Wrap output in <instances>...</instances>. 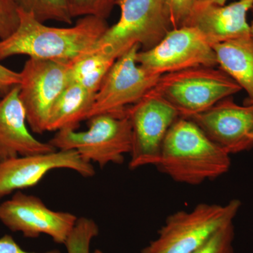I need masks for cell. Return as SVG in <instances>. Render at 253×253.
<instances>
[{"label": "cell", "instance_id": "8", "mask_svg": "<svg viewBox=\"0 0 253 253\" xmlns=\"http://www.w3.org/2000/svg\"><path fill=\"white\" fill-rule=\"evenodd\" d=\"M126 114L132 131L129 168L156 166L166 134L180 114L153 89L140 101L129 106Z\"/></svg>", "mask_w": 253, "mask_h": 253}, {"label": "cell", "instance_id": "18", "mask_svg": "<svg viewBox=\"0 0 253 253\" xmlns=\"http://www.w3.org/2000/svg\"><path fill=\"white\" fill-rule=\"evenodd\" d=\"M116 59L99 51H91L71 64L70 82L78 83L96 94Z\"/></svg>", "mask_w": 253, "mask_h": 253}, {"label": "cell", "instance_id": "12", "mask_svg": "<svg viewBox=\"0 0 253 253\" xmlns=\"http://www.w3.org/2000/svg\"><path fill=\"white\" fill-rule=\"evenodd\" d=\"M59 169H71L83 177L96 173L92 164L73 150L10 158L0 161V199L14 191L36 186L50 171Z\"/></svg>", "mask_w": 253, "mask_h": 253}, {"label": "cell", "instance_id": "7", "mask_svg": "<svg viewBox=\"0 0 253 253\" xmlns=\"http://www.w3.org/2000/svg\"><path fill=\"white\" fill-rule=\"evenodd\" d=\"M72 63L33 58L25 63L20 72L19 98L35 133L47 131L51 109L70 83Z\"/></svg>", "mask_w": 253, "mask_h": 253}, {"label": "cell", "instance_id": "10", "mask_svg": "<svg viewBox=\"0 0 253 253\" xmlns=\"http://www.w3.org/2000/svg\"><path fill=\"white\" fill-rule=\"evenodd\" d=\"M136 60L146 71L158 76L197 66H218L212 46L191 26L171 30L152 49L139 50Z\"/></svg>", "mask_w": 253, "mask_h": 253}, {"label": "cell", "instance_id": "14", "mask_svg": "<svg viewBox=\"0 0 253 253\" xmlns=\"http://www.w3.org/2000/svg\"><path fill=\"white\" fill-rule=\"evenodd\" d=\"M26 123L17 85L0 99V161L57 150L49 142L37 139L28 130Z\"/></svg>", "mask_w": 253, "mask_h": 253}, {"label": "cell", "instance_id": "16", "mask_svg": "<svg viewBox=\"0 0 253 253\" xmlns=\"http://www.w3.org/2000/svg\"><path fill=\"white\" fill-rule=\"evenodd\" d=\"M218 67L247 93L245 104L253 103V36L248 35L212 46Z\"/></svg>", "mask_w": 253, "mask_h": 253}, {"label": "cell", "instance_id": "21", "mask_svg": "<svg viewBox=\"0 0 253 253\" xmlns=\"http://www.w3.org/2000/svg\"><path fill=\"white\" fill-rule=\"evenodd\" d=\"M67 4L73 18L90 16L104 19L114 5L111 0H67Z\"/></svg>", "mask_w": 253, "mask_h": 253}, {"label": "cell", "instance_id": "17", "mask_svg": "<svg viewBox=\"0 0 253 253\" xmlns=\"http://www.w3.org/2000/svg\"><path fill=\"white\" fill-rule=\"evenodd\" d=\"M94 98L95 94L78 83L70 82L51 109L47 131L77 129L80 123L87 118Z\"/></svg>", "mask_w": 253, "mask_h": 253}, {"label": "cell", "instance_id": "28", "mask_svg": "<svg viewBox=\"0 0 253 253\" xmlns=\"http://www.w3.org/2000/svg\"><path fill=\"white\" fill-rule=\"evenodd\" d=\"M251 11H252V14H253V7L251 10ZM250 26H251V34H252V36H253V18L252 20V21H251V24H250Z\"/></svg>", "mask_w": 253, "mask_h": 253}, {"label": "cell", "instance_id": "9", "mask_svg": "<svg viewBox=\"0 0 253 253\" xmlns=\"http://www.w3.org/2000/svg\"><path fill=\"white\" fill-rule=\"evenodd\" d=\"M140 46L135 45L118 57L95 94L86 120L100 114H122L157 84L160 76L149 72L136 60Z\"/></svg>", "mask_w": 253, "mask_h": 253}, {"label": "cell", "instance_id": "29", "mask_svg": "<svg viewBox=\"0 0 253 253\" xmlns=\"http://www.w3.org/2000/svg\"><path fill=\"white\" fill-rule=\"evenodd\" d=\"M92 253H104L102 251H100V250H96V251H94Z\"/></svg>", "mask_w": 253, "mask_h": 253}, {"label": "cell", "instance_id": "20", "mask_svg": "<svg viewBox=\"0 0 253 253\" xmlns=\"http://www.w3.org/2000/svg\"><path fill=\"white\" fill-rule=\"evenodd\" d=\"M99 227L93 219L78 218L66 243L68 253H90L92 240L99 234Z\"/></svg>", "mask_w": 253, "mask_h": 253}, {"label": "cell", "instance_id": "23", "mask_svg": "<svg viewBox=\"0 0 253 253\" xmlns=\"http://www.w3.org/2000/svg\"><path fill=\"white\" fill-rule=\"evenodd\" d=\"M19 21L17 0H0V41L14 33Z\"/></svg>", "mask_w": 253, "mask_h": 253}, {"label": "cell", "instance_id": "3", "mask_svg": "<svg viewBox=\"0 0 253 253\" xmlns=\"http://www.w3.org/2000/svg\"><path fill=\"white\" fill-rule=\"evenodd\" d=\"M121 16L107 28L91 51L118 59L135 45L147 51L173 29L164 0H118Z\"/></svg>", "mask_w": 253, "mask_h": 253}, {"label": "cell", "instance_id": "22", "mask_svg": "<svg viewBox=\"0 0 253 253\" xmlns=\"http://www.w3.org/2000/svg\"><path fill=\"white\" fill-rule=\"evenodd\" d=\"M234 239V227L231 222L221 228L206 244L192 253H235Z\"/></svg>", "mask_w": 253, "mask_h": 253}, {"label": "cell", "instance_id": "31", "mask_svg": "<svg viewBox=\"0 0 253 253\" xmlns=\"http://www.w3.org/2000/svg\"><path fill=\"white\" fill-rule=\"evenodd\" d=\"M3 96H1V94H0V99H1V98Z\"/></svg>", "mask_w": 253, "mask_h": 253}, {"label": "cell", "instance_id": "1", "mask_svg": "<svg viewBox=\"0 0 253 253\" xmlns=\"http://www.w3.org/2000/svg\"><path fill=\"white\" fill-rule=\"evenodd\" d=\"M19 24L12 35L0 41V61L17 55L72 63L91 52L109 28L106 19L80 18L72 27L46 26L19 9Z\"/></svg>", "mask_w": 253, "mask_h": 253}, {"label": "cell", "instance_id": "6", "mask_svg": "<svg viewBox=\"0 0 253 253\" xmlns=\"http://www.w3.org/2000/svg\"><path fill=\"white\" fill-rule=\"evenodd\" d=\"M197 66L160 76L154 90L181 117L203 112L242 90L221 68Z\"/></svg>", "mask_w": 253, "mask_h": 253}, {"label": "cell", "instance_id": "27", "mask_svg": "<svg viewBox=\"0 0 253 253\" xmlns=\"http://www.w3.org/2000/svg\"><path fill=\"white\" fill-rule=\"evenodd\" d=\"M227 0H197L196 4H215L219 6L225 5Z\"/></svg>", "mask_w": 253, "mask_h": 253}, {"label": "cell", "instance_id": "13", "mask_svg": "<svg viewBox=\"0 0 253 253\" xmlns=\"http://www.w3.org/2000/svg\"><path fill=\"white\" fill-rule=\"evenodd\" d=\"M186 118L229 154L253 149V103L241 106L228 97Z\"/></svg>", "mask_w": 253, "mask_h": 253}, {"label": "cell", "instance_id": "11", "mask_svg": "<svg viewBox=\"0 0 253 253\" xmlns=\"http://www.w3.org/2000/svg\"><path fill=\"white\" fill-rule=\"evenodd\" d=\"M78 219L72 213L52 211L40 198L21 191L0 204V221L10 230L30 239L45 234L58 244H65Z\"/></svg>", "mask_w": 253, "mask_h": 253}, {"label": "cell", "instance_id": "30", "mask_svg": "<svg viewBox=\"0 0 253 253\" xmlns=\"http://www.w3.org/2000/svg\"><path fill=\"white\" fill-rule=\"evenodd\" d=\"M118 0H111V1H112L113 4H116V1H117Z\"/></svg>", "mask_w": 253, "mask_h": 253}, {"label": "cell", "instance_id": "19", "mask_svg": "<svg viewBox=\"0 0 253 253\" xmlns=\"http://www.w3.org/2000/svg\"><path fill=\"white\" fill-rule=\"evenodd\" d=\"M19 9L30 13L38 21L71 25L73 18L68 9L67 0H17Z\"/></svg>", "mask_w": 253, "mask_h": 253}, {"label": "cell", "instance_id": "2", "mask_svg": "<svg viewBox=\"0 0 253 253\" xmlns=\"http://www.w3.org/2000/svg\"><path fill=\"white\" fill-rule=\"evenodd\" d=\"M230 166V154L180 116L166 134L156 167L176 182L199 185L226 174Z\"/></svg>", "mask_w": 253, "mask_h": 253}, {"label": "cell", "instance_id": "4", "mask_svg": "<svg viewBox=\"0 0 253 253\" xmlns=\"http://www.w3.org/2000/svg\"><path fill=\"white\" fill-rule=\"evenodd\" d=\"M241 206V201L234 199L225 205L201 203L191 211L173 213L158 231L157 239L141 253H192L233 222Z\"/></svg>", "mask_w": 253, "mask_h": 253}, {"label": "cell", "instance_id": "5", "mask_svg": "<svg viewBox=\"0 0 253 253\" xmlns=\"http://www.w3.org/2000/svg\"><path fill=\"white\" fill-rule=\"evenodd\" d=\"M88 129L77 131L72 128L57 131L49 141L57 150L76 151L86 162L100 168L109 163L122 164L130 154L132 131L126 112L100 114L89 118Z\"/></svg>", "mask_w": 253, "mask_h": 253}, {"label": "cell", "instance_id": "24", "mask_svg": "<svg viewBox=\"0 0 253 253\" xmlns=\"http://www.w3.org/2000/svg\"><path fill=\"white\" fill-rule=\"evenodd\" d=\"M173 29L185 26L197 0H164Z\"/></svg>", "mask_w": 253, "mask_h": 253}, {"label": "cell", "instance_id": "26", "mask_svg": "<svg viewBox=\"0 0 253 253\" xmlns=\"http://www.w3.org/2000/svg\"><path fill=\"white\" fill-rule=\"evenodd\" d=\"M0 253H60V252L56 250H52L44 253L28 252L24 251L15 241L12 236L6 234L0 238Z\"/></svg>", "mask_w": 253, "mask_h": 253}, {"label": "cell", "instance_id": "25", "mask_svg": "<svg viewBox=\"0 0 253 253\" xmlns=\"http://www.w3.org/2000/svg\"><path fill=\"white\" fill-rule=\"evenodd\" d=\"M21 73L0 64V94L4 96L21 83Z\"/></svg>", "mask_w": 253, "mask_h": 253}, {"label": "cell", "instance_id": "15", "mask_svg": "<svg viewBox=\"0 0 253 253\" xmlns=\"http://www.w3.org/2000/svg\"><path fill=\"white\" fill-rule=\"evenodd\" d=\"M253 0L229 5L196 4L184 26L196 28L211 46L251 34L247 14Z\"/></svg>", "mask_w": 253, "mask_h": 253}]
</instances>
